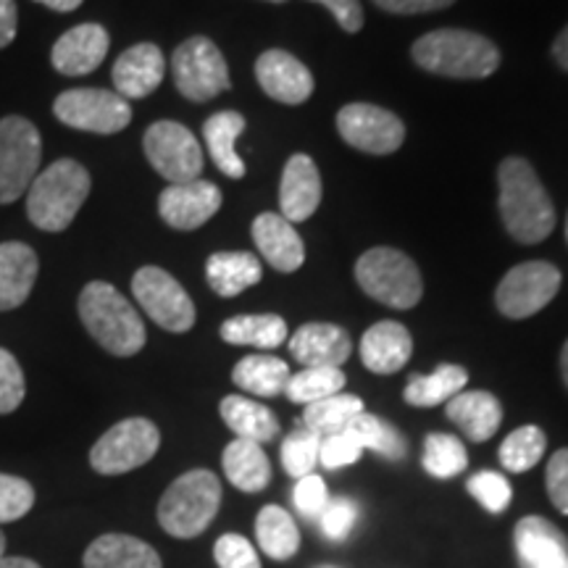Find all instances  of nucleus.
<instances>
[{
    "instance_id": "obj_1",
    "label": "nucleus",
    "mask_w": 568,
    "mask_h": 568,
    "mask_svg": "<svg viewBox=\"0 0 568 568\" xmlns=\"http://www.w3.org/2000/svg\"><path fill=\"white\" fill-rule=\"evenodd\" d=\"M497 184H500L497 205H500L503 224L510 237L521 245H537L548 240L556 230V209L531 163L510 155L497 169Z\"/></svg>"
},
{
    "instance_id": "obj_2",
    "label": "nucleus",
    "mask_w": 568,
    "mask_h": 568,
    "mask_svg": "<svg viewBox=\"0 0 568 568\" xmlns=\"http://www.w3.org/2000/svg\"><path fill=\"white\" fill-rule=\"evenodd\" d=\"M410 55L424 71L450 80H487L500 67L495 42L468 30L426 32L414 42Z\"/></svg>"
},
{
    "instance_id": "obj_3",
    "label": "nucleus",
    "mask_w": 568,
    "mask_h": 568,
    "mask_svg": "<svg viewBox=\"0 0 568 568\" xmlns=\"http://www.w3.org/2000/svg\"><path fill=\"white\" fill-rule=\"evenodd\" d=\"M77 311H80L84 329L105 353L130 358L145 347V324L138 308H132V303L113 284H84Z\"/></svg>"
},
{
    "instance_id": "obj_4",
    "label": "nucleus",
    "mask_w": 568,
    "mask_h": 568,
    "mask_svg": "<svg viewBox=\"0 0 568 568\" xmlns=\"http://www.w3.org/2000/svg\"><path fill=\"white\" fill-rule=\"evenodd\" d=\"M90 172L74 159L51 163L27 190V216L42 232H63L90 195Z\"/></svg>"
},
{
    "instance_id": "obj_5",
    "label": "nucleus",
    "mask_w": 568,
    "mask_h": 568,
    "mask_svg": "<svg viewBox=\"0 0 568 568\" xmlns=\"http://www.w3.org/2000/svg\"><path fill=\"white\" fill-rule=\"evenodd\" d=\"M222 508V481L209 468H193L174 479L159 503V524L172 537L203 535Z\"/></svg>"
},
{
    "instance_id": "obj_6",
    "label": "nucleus",
    "mask_w": 568,
    "mask_h": 568,
    "mask_svg": "<svg viewBox=\"0 0 568 568\" xmlns=\"http://www.w3.org/2000/svg\"><path fill=\"white\" fill-rule=\"evenodd\" d=\"M355 282L368 297L395 311H408L424 295L422 272L416 261L395 247H372L355 261Z\"/></svg>"
},
{
    "instance_id": "obj_7",
    "label": "nucleus",
    "mask_w": 568,
    "mask_h": 568,
    "mask_svg": "<svg viewBox=\"0 0 568 568\" xmlns=\"http://www.w3.org/2000/svg\"><path fill=\"white\" fill-rule=\"evenodd\" d=\"M42 138L30 119H0V205L17 203L40 172Z\"/></svg>"
},
{
    "instance_id": "obj_8",
    "label": "nucleus",
    "mask_w": 568,
    "mask_h": 568,
    "mask_svg": "<svg viewBox=\"0 0 568 568\" xmlns=\"http://www.w3.org/2000/svg\"><path fill=\"white\" fill-rule=\"evenodd\" d=\"M159 447L161 432L151 418H124L92 445L90 466L103 477H119L153 460Z\"/></svg>"
},
{
    "instance_id": "obj_9",
    "label": "nucleus",
    "mask_w": 568,
    "mask_h": 568,
    "mask_svg": "<svg viewBox=\"0 0 568 568\" xmlns=\"http://www.w3.org/2000/svg\"><path fill=\"white\" fill-rule=\"evenodd\" d=\"M172 74L180 95L193 103H205L232 88L224 53L219 51L216 42L203 34L187 38L176 48L172 55Z\"/></svg>"
},
{
    "instance_id": "obj_10",
    "label": "nucleus",
    "mask_w": 568,
    "mask_h": 568,
    "mask_svg": "<svg viewBox=\"0 0 568 568\" xmlns=\"http://www.w3.org/2000/svg\"><path fill=\"white\" fill-rule=\"evenodd\" d=\"M53 113L71 130L92 134H116L130 126L132 105L116 90L74 88L61 92L53 103Z\"/></svg>"
},
{
    "instance_id": "obj_11",
    "label": "nucleus",
    "mask_w": 568,
    "mask_h": 568,
    "mask_svg": "<svg viewBox=\"0 0 568 568\" xmlns=\"http://www.w3.org/2000/svg\"><path fill=\"white\" fill-rule=\"evenodd\" d=\"M132 295L140 308L153 318L161 329L190 332L195 326V303L187 290L174 280L172 274L163 272L161 266H142L132 276Z\"/></svg>"
},
{
    "instance_id": "obj_12",
    "label": "nucleus",
    "mask_w": 568,
    "mask_h": 568,
    "mask_svg": "<svg viewBox=\"0 0 568 568\" xmlns=\"http://www.w3.org/2000/svg\"><path fill=\"white\" fill-rule=\"evenodd\" d=\"M148 161L163 180L180 184L201 180L203 148L195 134L180 122H155L142 138Z\"/></svg>"
},
{
    "instance_id": "obj_13",
    "label": "nucleus",
    "mask_w": 568,
    "mask_h": 568,
    "mask_svg": "<svg viewBox=\"0 0 568 568\" xmlns=\"http://www.w3.org/2000/svg\"><path fill=\"white\" fill-rule=\"evenodd\" d=\"M558 266L548 261H527L503 276L495 290V305L508 318H529L539 314L560 290Z\"/></svg>"
},
{
    "instance_id": "obj_14",
    "label": "nucleus",
    "mask_w": 568,
    "mask_h": 568,
    "mask_svg": "<svg viewBox=\"0 0 568 568\" xmlns=\"http://www.w3.org/2000/svg\"><path fill=\"white\" fill-rule=\"evenodd\" d=\"M337 132L355 151L372 155H389L406 142L403 119L372 103H347L339 109Z\"/></svg>"
},
{
    "instance_id": "obj_15",
    "label": "nucleus",
    "mask_w": 568,
    "mask_h": 568,
    "mask_svg": "<svg viewBox=\"0 0 568 568\" xmlns=\"http://www.w3.org/2000/svg\"><path fill=\"white\" fill-rule=\"evenodd\" d=\"M222 190L209 180L169 184L159 195V213L172 230L193 232L209 224L222 209Z\"/></svg>"
},
{
    "instance_id": "obj_16",
    "label": "nucleus",
    "mask_w": 568,
    "mask_h": 568,
    "mask_svg": "<svg viewBox=\"0 0 568 568\" xmlns=\"http://www.w3.org/2000/svg\"><path fill=\"white\" fill-rule=\"evenodd\" d=\"M255 77H258L261 90L276 103L284 105H301L314 95V74L301 59L293 53L272 51L261 53L255 61Z\"/></svg>"
},
{
    "instance_id": "obj_17",
    "label": "nucleus",
    "mask_w": 568,
    "mask_h": 568,
    "mask_svg": "<svg viewBox=\"0 0 568 568\" xmlns=\"http://www.w3.org/2000/svg\"><path fill=\"white\" fill-rule=\"evenodd\" d=\"M521 568H568V537L542 516H524L514 529Z\"/></svg>"
},
{
    "instance_id": "obj_18",
    "label": "nucleus",
    "mask_w": 568,
    "mask_h": 568,
    "mask_svg": "<svg viewBox=\"0 0 568 568\" xmlns=\"http://www.w3.org/2000/svg\"><path fill=\"white\" fill-rule=\"evenodd\" d=\"M322 174L311 155L295 153L287 161L280 182V213L290 224L308 222L322 203Z\"/></svg>"
},
{
    "instance_id": "obj_19",
    "label": "nucleus",
    "mask_w": 568,
    "mask_h": 568,
    "mask_svg": "<svg viewBox=\"0 0 568 568\" xmlns=\"http://www.w3.org/2000/svg\"><path fill=\"white\" fill-rule=\"evenodd\" d=\"M111 38L101 24H80L71 27L55 40L51 51L53 69L63 77H82L101 67L105 53H109Z\"/></svg>"
},
{
    "instance_id": "obj_20",
    "label": "nucleus",
    "mask_w": 568,
    "mask_h": 568,
    "mask_svg": "<svg viewBox=\"0 0 568 568\" xmlns=\"http://www.w3.org/2000/svg\"><path fill=\"white\" fill-rule=\"evenodd\" d=\"M163 74H166V59L153 42H138V45L126 48L111 71L113 88L126 101L148 98L153 90H159Z\"/></svg>"
},
{
    "instance_id": "obj_21",
    "label": "nucleus",
    "mask_w": 568,
    "mask_h": 568,
    "mask_svg": "<svg viewBox=\"0 0 568 568\" xmlns=\"http://www.w3.org/2000/svg\"><path fill=\"white\" fill-rule=\"evenodd\" d=\"M290 353L303 368H343L351 358V335L337 324H303L290 339Z\"/></svg>"
},
{
    "instance_id": "obj_22",
    "label": "nucleus",
    "mask_w": 568,
    "mask_h": 568,
    "mask_svg": "<svg viewBox=\"0 0 568 568\" xmlns=\"http://www.w3.org/2000/svg\"><path fill=\"white\" fill-rule=\"evenodd\" d=\"M253 243L264 261L280 274H293L305 264V245L282 213H261L253 222Z\"/></svg>"
},
{
    "instance_id": "obj_23",
    "label": "nucleus",
    "mask_w": 568,
    "mask_h": 568,
    "mask_svg": "<svg viewBox=\"0 0 568 568\" xmlns=\"http://www.w3.org/2000/svg\"><path fill=\"white\" fill-rule=\"evenodd\" d=\"M414 355V337L400 322H379L361 339V361L374 374H397Z\"/></svg>"
},
{
    "instance_id": "obj_24",
    "label": "nucleus",
    "mask_w": 568,
    "mask_h": 568,
    "mask_svg": "<svg viewBox=\"0 0 568 568\" xmlns=\"http://www.w3.org/2000/svg\"><path fill=\"white\" fill-rule=\"evenodd\" d=\"M447 418L458 426L471 443H487L503 424L500 400L487 389H468L445 403Z\"/></svg>"
},
{
    "instance_id": "obj_25",
    "label": "nucleus",
    "mask_w": 568,
    "mask_h": 568,
    "mask_svg": "<svg viewBox=\"0 0 568 568\" xmlns=\"http://www.w3.org/2000/svg\"><path fill=\"white\" fill-rule=\"evenodd\" d=\"M38 253L24 243H0V311H13L27 301L38 280Z\"/></svg>"
},
{
    "instance_id": "obj_26",
    "label": "nucleus",
    "mask_w": 568,
    "mask_h": 568,
    "mask_svg": "<svg viewBox=\"0 0 568 568\" xmlns=\"http://www.w3.org/2000/svg\"><path fill=\"white\" fill-rule=\"evenodd\" d=\"M84 568H163L151 545L130 535H103L84 550Z\"/></svg>"
},
{
    "instance_id": "obj_27",
    "label": "nucleus",
    "mask_w": 568,
    "mask_h": 568,
    "mask_svg": "<svg viewBox=\"0 0 568 568\" xmlns=\"http://www.w3.org/2000/svg\"><path fill=\"white\" fill-rule=\"evenodd\" d=\"M243 132L245 116L237 111H219L211 119H205L203 124V140L205 148H209L211 161L230 180H243L245 176V163L237 155V148H234V142Z\"/></svg>"
},
{
    "instance_id": "obj_28",
    "label": "nucleus",
    "mask_w": 568,
    "mask_h": 568,
    "mask_svg": "<svg viewBox=\"0 0 568 568\" xmlns=\"http://www.w3.org/2000/svg\"><path fill=\"white\" fill-rule=\"evenodd\" d=\"M261 276H264V266L258 264L253 253L245 251H222L205 261L209 287L222 297H237L247 287L258 284Z\"/></svg>"
},
{
    "instance_id": "obj_29",
    "label": "nucleus",
    "mask_w": 568,
    "mask_h": 568,
    "mask_svg": "<svg viewBox=\"0 0 568 568\" xmlns=\"http://www.w3.org/2000/svg\"><path fill=\"white\" fill-rule=\"evenodd\" d=\"M222 466L226 479L237 489H243V493H261L272 481L268 456L264 453V447L258 443H251V439H232L224 447Z\"/></svg>"
},
{
    "instance_id": "obj_30",
    "label": "nucleus",
    "mask_w": 568,
    "mask_h": 568,
    "mask_svg": "<svg viewBox=\"0 0 568 568\" xmlns=\"http://www.w3.org/2000/svg\"><path fill=\"white\" fill-rule=\"evenodd\" d=\"M224 424L237 435V439H251V443H272L280 435V422L261 403L243 395H226L219 406Z\"/></svg>"
},
{
    "instance_id": "obj_31",
    "label": "nucleus",
    "mask_w": 568,
    "mask_h": 568,
    "mask_svg": "<svg viewBox=\"0 0 568 568\" xmlns=\"http://www.w3.org/2000/svg\"><path fill=\"white\" fill-rule=\"evenodd\" d=\"M468 382V372L458 364H443L437 366L432 374H414L406 385V397L408 406L416 408H435L443 406V403L464 393Z\"/></svg>"
},
{
    "instance_id": "obj_32",
    "label": "nucleus",
    "mask_w": 568,
    "mask_h": 568,
    "mask_svg": "<svg viewBox=\"0 0 568 568\" xmlns=\"http://www.w3.org/2000/svg\"><path fill=\"white\" fill-rule=\"evenodd\" d=\"M290 376H293L290 366L282 358H276V355H245L232 368L234 385L258 397L284 395Z\"/></svg>"
},
{
    "instance_id": "obj_33",
    "label": "nucleus",
    "mask_w": 568,
    "mask_h": 568,
    "mask_svg": "<svg viewBox=\"0 0 568 568\" xmlns=\"http://www.w3.org/2000/svg\"><path fill=\"white\" fill-rule=\"evenodd\" d=\"M222 339L230 345H251L258 351H274L287 339V322L276 314L232 316L222 324Z\"/></svg>"
},
{
    "instance_id": "obj_34",
    "label": "nucleus",
    "mask_w": 568,
    "mask_h": 568,
    "mask_svg": "<svg viewBox=\"0 0 568 568\" xmlns=\"http://www.w3.org/2000/svg\"><path fill=\"white\" fill-rule=\"evenodd\" d=\"M255 539L261 550L274 560H290L301 548V529L293 521V516L280 506L261 508L255 516Z\"/></svg>"
},
{
    "instance_id": "obj_35",
    "label": "nucleus",
    "mask_w": 568,
    "mask_h": 568,
    "mask_svg": "<svg viewBox=\"0 0 568 568\" xmlns=\"http://www.w3.org/2000/svg\"><path fill=\"white\" fill-rule=\"evenodd\" d=\"M358 414H364V400L358 395L337 393L324 400L311 403L303 410V429L314 432L318 437H329L345 432Z\"/></svg>"
},
{
    "instance_id": "obj_36",
    "label": "nucleus",
    "mask_w": 568,
    "mask_h": 568,
    "mask_svg": "<svg viewBox=\"0 0 568 568\" xmlns=\"http://www.w3.org/2000/svg\"><path fill=\"white\" fill-rule=\"evenodd\" d=\"M345 432L361 445V450H374L389 460H400L408 453L406 439L397 432V426L366 410L355 416Z\"/></svg>"
},
{
    "instance_id": "obj_37",
    "label": "nucleus",
    "mask_w": 568,
    "mask_h": 568,
    "mask_svg": "<svg viewBox=\"0 0 568 568\" xmlns=\"http://www.w3.org/2000/svg\"><path fill=\"white\" fill-rule=\"evenodd\" d=\"M545 450H548V437H545V432L535 424H527L518 426L516 432H510V435L503 439L497 458H500L506 471L524 474L542 460Z\"/></svg>"
},
{
    "instance_id": "obj_38",
    "label": "nucleus",
    "mask_w": 568,
    "mask_h": 568,
    "mask_svg": "<svg viewBox=\"0 0 568 568\" xmlns=\"http://www.w3.org/2000/svg\"><path fill=\"white\" fill-rule=\"evenodd\" d=\"M345 382L347 376L343 374V368H303V372L290 376L284 395L297 406H311V403L324 400V397L343 393Z\"/></svg>"
},
{
    "instance_id": "obj_39",
    "label": "nucleus",
    "mask_w": 568,
    "mask_h": 568,
    "mask_svg": "<svg viewBox=\"0 0 568 568\" xmlns=\"http://www.w3.org/2000/svg\"><path fill=\"white\" fill-rule=\"evenodd\" d=\"M424 471L435 479H453L466 471L468 453L464 443L453 435H429L424 439Z\"/></svg>"
},
{
    "instance_id": "obj_40",
    "label": "nucleus",
    "mask_w": 568,
    "mask_h": 568,
    "mask_svg": "<svg viewBox=\"0 0 568 568\" xmlns=\"http://www.w3.org/2000/svg\"><path fill=\"white\" fill-rule=\"evenodd\" d=\"M318 450H322V437L308 429H295L293 435L282 443V466L293 479H303L314 474L318 464Z\"/></svg>"
},
{
    "instance_id": "obj_41",
    "label": "nucleus",
    "mask_w": 568,
    "mask_h": 568,
    "mask_svg": "<svg viewBox=\"0 0 568 568\" xmlns=\"http://www.w3.org/2000/svg\"><path fill=\"white\" fill-rule=\"evenodd\" d=\"M466 489H468V495L477 497L479 506L489 510V514H503V510L508 508L510 497H514L510 481L497 471L474 474V477L466 481Z\"/></svg>"
},
{
    "instance_id": "obj_42",
    "label": "nucleus",
    "mask_w": 568,
    "mask_h": 568,
    "mask_svg": "<svg viewBox=\"0 0 568 568\" xmlns=\"http://www.w3.org/2000/svg\"><path fill=\"white\" fill-rule=\"evenodd\" d=\"M34 506V487L27 479L0 474V524L19 521Z\"/></svg>"
},
{
    "instance_id": "obj_43",
    "label": "nucleus",
    "mask_w": 568,
    "mask_h": 568,
    "mask_svg": "<svg viewBox=\"0 0 568 568\" xmlns=\"http://www.w3.org/2000/svg\"><path fill=\"white\" fill-rule=\"evenodd\" d=\"M27 382L19 361L0 347V416H9L24 403Z\"/></svg>"
},
{
    "instance_id": "obj_44",
    "label": "nucleus",
    "mask_w": 568,
    "mask_h": 568,
    "mask_svg": "<svg viewBox=\"0 0 568 568\" xmlns=\"http://www.w3.org/2000/svg\"><path fill=\"white\" fill-rule=\"evenodd\" d=\"M213 560L219 568H261V558L243 535H224L213 545Z\"/></svg>"
},
{
    "instance_id": "obj_45",
    "label": "nucleus",
    "mask_w": 568,
    "mask_h": 568,
    "mask_svg": "<svg viewBox=\"0 0 568 568\" xmlns=\"http://www.w3.org/2000/svg\"><path fill=\"white\" fill-rule=\"evenodd\" d=\"M355 521H358V506H355L353 500H347V497L329 500L326 503L324 514L318 516V524H322L324 537L332 539V542H339V539H345L347 535H351Z\"/></svg>"
},
{
    "instance_id": "obj_46",
    "label": "nucleus",
    "mask_w": 568,
    "mask_h": 568,
    "mask_svg": "<svg viewBox=\"0 0 568 568\" xmlns=\"http://www.w3.org/2000/svg\"><path fill=\"white\" fill-rule=\"evenodd\" d=\"M293 500H295L297 514L311 518V521H318V516L324 514L326 503H329V493H326L324 479L316 477V474H308V477L297 479Z\"/></svg>"
},
{
    "instance_id": "obj_47",
    "label": "nucleus",
    "mask_w": 568,
    "mask_h": 568,
    "mask_svg": "<svg viewBox=\"0 0 568 568\" xmlns=\"http://www.w3.org/2000/svg\"><path fill=\"white\" fill-rule=\"evenodd\" d=\"M361 445L347 435V432H339V435L322 437V450H318V460H322L324 468L335 471V468L353 466L355 460L361 458Z\"/></svg>"
},
{
    "instance_id": "obj_48",
    "label": "nucleus",
    "mask_w": 568,
    "mask_h": 568,
    "mask_svg": "<svg viewBox=\"0 0 568 568\" xmlns=\"http://www.w3.org/2000/svg\"><path fill=\"white\" fill-rule=\"evenodd\" d=\"M545 485H548V495L560 514L568 516V447L558 450L556 456L548 460V471H545Z\"/></svg>"
},
{
    "instance_id": "obj_49",
    "label": "nucleus",
    "mask_w": 568,
    "mask_h": 568,
    "mask_svg": "<svg viewBox=\"0 0 568 568\" xmlns=\"http://www.w3.org/2000/svg\"><path fill=\"white\" fill-rule=\"evenodd\" d=\"M311 3H318L326 11H332V17L337 19V24L347 34L364 30V9H361L358 0H311Z\"/></svg>"
},
{
    "instance_id": "obj_50",
    "label": "nucleus",
    "mask_w": 568,
    "mask_h": 568,
    "mask_svg": "<svg viewBox=\"0 0 568 568\" xmlns=\"http://www.w3.org/2000/svg\"><path fill=\"white\" fill-rule=\"evenodd\" d=\"M456 0H374L376 9L397 13V17H410V13H432L443 11L447 6H453Z\"/></svg>"
},
{
    "instance_id": "obj_51",
    "label": "nucleus",
    "mask_w": 568,
    "mask_h": 568,
    "mask_svg": "<svg viewBox=\"0 0 568 568\" xmlns=\"http://www.w3.org/2000/svg\"><path fill=\"white\" fill-rule=\"evenodd\" d=\"M17 27H19L17 0H0V51L9 48L13 38H17Z\"/></svg>"
},
{
    "instance_id": "obj_52",
    "label": "nucleus",
    "mask_w": 568,
    "mask_h": 568,
    "mask_svg": "<svg viewBox=\"0 0 568 568\" xmlns=\"http://www.w3.org/2000/svg\"><path fill=\"white\" fill-rule=\"evenodd\" d=\"M552 59H556L560 69L568 71V27H564V32L552 42Z\"/></svg>"
},
{
    "instance_id": "obj_53",
    "label": "nucleus",
    "mask_w": 568,
    "mask_h": 568,
    "mask_svg": "<svg viewBox=\"0 0 568 568\" xmlns=\"http://www.w3.org/2000/svg\"><path fill=\"white\" fill-rule=\"evenodd\" d=\"M34 3L45 6V9H51L55 13H71L80 9L84 0H34Z\"/></svg>"
},
{
    "instance_id": "obj_54",
    "label": "nucleus",
    "mask_w": 568,
    "mask_h": 568,
    "mask_svg": "<svg viewBox=\"0 0 568 568\" xmlns=\"http://www.w3.org/2000/svg\"><path fill=\"white\" fill-rule=\"evenodd\" d=\"M0 568H42V566H38L30 558H9V556H3V558H0Z\"/></svg>"
},
{
    "instance_id": "obj_55",
    "label": "nucleus",
    "mask_w": 568,
    "mask_h": 568,
    "mask_svg": "<svg viewBox=\"0 0 568 568\" xmlns=\"http://www.w3.org/2000/svg\"><path fill=\"white\" fill-rule=\"evenodd\" d=\"M560 374H564V382H566V387H568V339H566V345H564V353H560Z\"/></svg>"
},
{
    "instance_id": "obj_56",
    "label": "nucleus",
    "mask_w": 568,
    "mask_h": 568,
    "mask_svg": "<svg viewBox=\"0 0 568 568\" xmlns=\"http://www.w3.org/2000/svg\"><path fill=\"white\" fill-rule=\"evenodd\" d=\"M6 556V537H3V531H0V558Z\"/></svg>"
},
{
    "instance_id": "obj_57",
    "label": "nucleus",
    "mask_w": 568,
    "mask_h": 568,
    "mask_svg": "<svg viewBox=\"0 0 568 568\" xmlns=\"http://www.w3.org/2000/svg\"><path fill=\"white\" fill-rule=\"evenodd\" d=\"M268 3H284V0H268Z\"/></svg>"
},
{
    "instance_id": "obj_58",
    "label": "nucleus",
    "mask_w": 568,
    "mask_h": 568,
    "mask_svg": "<svg viewBox=\"0 0 568 568\" xmlns=\"http://www.w3.org/2000/svg\"><path fill=\"white\" fill-rule=\"evenodd\" d=\"M566 240H568V219H566Z\"/></svg>"
}]
</instances>
